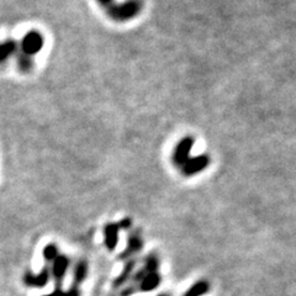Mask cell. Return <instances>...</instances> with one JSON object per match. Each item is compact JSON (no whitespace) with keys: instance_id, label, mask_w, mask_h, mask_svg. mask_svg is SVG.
I'll return each mask as SVG.
<instances>
[{"instance_id":"1","label":"cell","mask_w":296,"mask_h":296,"mask_svg":"<svg viewBox=\"0 0 296 296\" xmlns=\"http://www.w3.org/2000/svg\"><path fill=\"white\" fill-rule=\"evenodd\" d=\"M108 14L111 19L116 21H127L136 18L142 10L141 0H125V2L115 4L108 8Z\"/></svg>"},{"instance_id":"2","label":"cell","mask_w":296,"mask_h":296,"mask_svg":"<svg viewBox=\"0 0 296 296\" xmlns=\"http://www.w3.org/2000/svg\"><path fill=\"white\" fill-rule=\"evenodd\" d=\"M192 146H194V138L190 137V136H186V137L180 139V142L175 146L174 152H173L172 159L175 167L181 168L188 162V159L190 158Z\"/></svg>"},{"instance_id":"3","label":"cell","mask_w":296,"mask_h":296,"mask_svg":"<svg viewBox=\"0 0 296 296\" xmlns=\"http://www.w3.org/2000/svg\"><path fill=\"white\" fill-rule=\"evenodd\" d=\"M210 164V157L208 155H200L196 157H190L185 164L181 167V173L185 177H191V175L201 173L204 169H206Z\"/></svg>"},{"instance_id":"4","label":"cell","mask_w":296,"mask_h":296,"mask_svg":"<svg viewBox=\"0 0 296 296\" xmlns=\"http://www.w3.org/2000/svg\"><path fill=\"white\" fill-rule=\"evenodd\" d=\"M42 46H43L42 36L36 31L27 33L21 42L22 51L26 53V55H35V53L41 51Z\"/></svg>"},{"instance_id":"5","label":"cell","mask_w":296,"mask_h":296,"mask_svg":"<svg viewBox=\"0 0 296 296\" xmlns=\"http://www.w3.org/2000/svg\"><path fill=\"white\" fill-rule=\"evenodd\" d=\"M68 267H69L68 257L63 256V254H60V256L53 261L52 275L56 280L57 289H60L61 285H62V281L64 279V275H66L67 270H68Z\"/></svg>"},{"instance_id":"6","label":"cell","mask_w":296,"mask_h":296,"mask_svg":"<svg viewBox=\"0 0 296 296\" xmlns=\"http://www.w3.org/2000/svg\"><path fill=\"white\" fill-rule=\"evenodd\" d=\"M50 280V270L48 268H43L38 274L32 273H25L24 283L29 287H43L47 285Z\"/></svg>"},{"instance_id":"7","label":"cell","mask_w":296,"mask_h":296,"mask_svg":"<svg viewBox=\"0 0 296 296\" xmlns=\"http://www.w3.org/2000/svg\"><path fill=\"white\" fill-rule=\"evenodd\" d=\"M119 232H120L119 223L111 222L105 226L104 241H105L106 248H108L109 251H114L116 248L117 242H119Z\"/></svg>"},{"instance_id":"8","label":"cell","mask_w":296,"mask_h":296,"mask_svg":"<svg viewBox=\"0 0 296 296\" xmlns=\"http://www.w3.org/2000/svg\"><path fill=\"white\" fill-rule=\"evenodd\" d=\"M143 247V241H142L141 236L138 233H133L128 237L127 241V248L124 253L121 254V258H127V257L132 256V254L139 252Z\"/></svg>"},{"instance_id":"9","label":"cell","mask_w":296,"mask_h":296,"mask_svg":"<svg viewBox=\"0 0 296 296\" xmlns=\"http://www.w3.org/2000/svg\"><path fill=\"white\" fill-rule=\"evenodd\" d=\"M161 284V275L157 273H148L141 280L142 291H152Z\"/></svg>"},{"instance_id":"10","label":"cell","mask_w":296,"mask_h":296,"mask_svg":"<svg viewBox=\"0 0 296 296\" xmlns=\"http://www.w3.org/2000/svg\"><path fill=\"white\" fill-rule=\"evenodd\" d=\"M88 276V263L85 261L78 262L74 269V284L80 285Z\"/></svg>"},{"instance_id":"11","label":"cell","mask_w":296,"mask_h":296,"mask_svg":"<svg viewBox=\"0 0 296 296\" xmlns=\"http://www.w3.org/2000/svg\"><path fill=\"white\" fill-rule=\"evenodd\" d=\"M209 291V283L206 281L200 280L198 283H195L188 291L184 294V296H203L204 294Z\"/></svg>"},{"instance_id":"12","label":"cell","mask_w":296,"mask_h":296,"mask_svg":"<svg viewBox=\"0 0 296 296\" xmlns=\"http://www.w3.org/2000/svg\"><path fill=\"white\" fill-rule=\"evenodd\" d=\"M133 268H135V262H133V261L128 262V263L125 265V268H124V270H122L121 274H120L116 278V280H115V283H114V285H115V286L122 285V284H124L125 281L127 280L128 276L131 275V273H132Z\"/></svg>"},{"instance_id":"13","label":"cell","mask_w":296,"mask_h":296,"mask_svg":"<svg viewBox=\"0 0 296 296\" xmlns=\"http://www.w3.org/2000/svg\"><path fill=\"white\" fill-rule=\"evenodd\" d=\"M15 42L13 41H8L0 44V62H4L8 57L15 51Z\"/></svg>"},{"instance_id":"14","label":"cell","mask_w":296,"mask_h":296,"mask_svg":"<svg viewBox=\"0 0 296 296\" xmlns=\"http://www.w3.org/2000/svg\"><path fill=\"white\" fill-rule=\"evenodd\" d=\"M58 256L60 254H58V248L56 244H47L44 247L43 257L47 262H53Z\"/></svg>"},{"instance_id":"15","label":"cell","mask_w":296,"mask_h":296,"mask_svg":"<svg viewBox=\"0 0 296 296\" xmlns=\"http://www.w3.org/2000/svg\"><path fill=\"white\" fill-rule=\"evenodd\" d=\"M144 270H146V273L148 274V273H156L157 272L158 267H159V262L158 259L156 258L155 256H151L148 257L147 261H146V265H144Z\"/></svg>"},{"instance_id":"16","label":"cell","mask_w":296,"mask_h":296,"mask_svg":"<svg viewBox=\"0 0 296 296\" xmlns=\"http://www.w3.org/2000/svg\"><path fill=\"white\" fill-rule=\"evenodd\" d=\"M43 296H80V291L77 289V287H72V289L68 290V291H62L61 289H57L53 292H51V294L43 295Z\"/></svg>"},{"instance_id":"17","label":"cell","mask_w":296,"mask_h":296,"mask_svg":"<svg viewBox=\"0 0 296 296\" xmlns=\"http://www.w3.org/2000/svg\"><path fill=\"white\" fill-rule=\"evenodd\" d=\"M19 67H20L21 71H29L32 67V61L30 60L29 57H22L20 61H19Z\"/></svg>"},{"instance_id":"18","label":"cell","mask_w":296,"mask_h":296,"mask_svg":"<svg viewBox=\"0 0 296 296\" xmlns=\"http://www.w3.org/2000/svg\"><path fill=\"white\" fill-rule=\"evenodd\" d=\"M132 222H131L130 219H124L119 222V227L120 230H128L131 227Z\"/></svg>"},{"instance_id":"19","label":"cell","mask_w":296,"mask_h":296,"mask_svg":"<svg viewBox=\"0 0 296 296\" xmlns=\"http://www.w3.org/2000/svg\"><path fill=\"white\" fill-rule=\"evenodd\" d=\"M97 3H99L102 7H104V8H106V9H108L110 5L114 4V0H97Z\"/></svg>"},{"instance_id":"20","label":"cell","mask_w":296,"mask_h":296,"mask_svg":"<svg viewBox=\"0 0 296 296\" xmlns=\"http://www.w3.org/2000/svg\"><path fill=\"white\" fill-rule=\"evenodd\" d=\"M159 296H167V295H159Z\"/></svg>"}]
</instances>
